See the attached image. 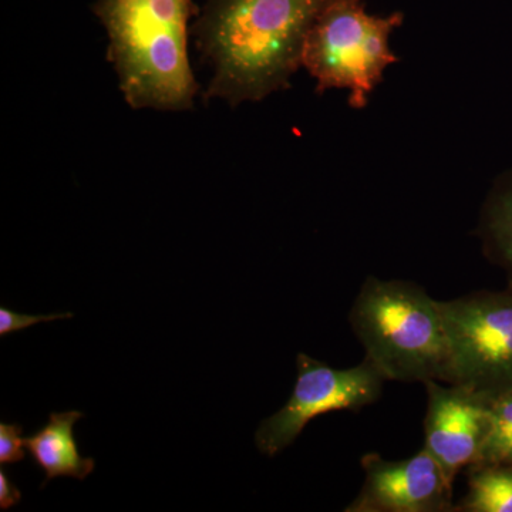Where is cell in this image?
Segmentation results:
<instances>
[{"mask_svg":"<svg viewBox=\"0 0 512 512\" xmlns=\"http://www.w3.org/2000/svg\"><path fill=\"white\" fill-rule=\"evenodd\" d=\"M403 19L400 12L389 18L369 15L363 0H328L303 45L302 67L318 82L316 94L348 89L350 107H366L384 70L399 60L389 37Z\"/></svg>","mask_w":512,"mask_h":512,"instance_id":"cell-4","label":"cell"},{"mask_svg":"<svg viewBox=\"0 0 512 512\" xmlns=\"http://www.w3.org/2000/svg\"><path fill=\"white\" fill-rule=\"evenodd\" d=\"M82 417L83 413L76 410L52 413L46 426L23 439L33 463L46 473L43 487L56 477H73L83 481L94 470L93 458L80 456L74 439V424Z\"/></svg>","mask_w":512,"mask_h":512,"instance_id":"cell-9","label":"cell"},{"mask_svg":"<svg viewBox=\"0 0 512 512\" xmlns=\"http://www.w3.org/2000/svg\"><path fill=\"white\" fill-rule=\"evenodd\" d=\"M295 387L279 412L262 420L255 444L262 454L274 457L301 436L309 421L330 412H359L382 397L384 379L369 359L348 369H336L306 353L296 357Z\"/></svg>","mask_w":512,"mask_h":512,"instance_id":"cell-6","label":"cell"},{"mask_svg":"<svg viewBox=\"0 0 512 512\" xmlns=\"http://www.w3.org/2000/svg\"><path fill=\"white\" fill-rule=\"evenodd\" d=\"M476 464H512V390L490 399L487 436Z\"/></svg>","mask_w":512,"mask_h":512,"instance_id":"cell-12","label":"cell"},{"mask_svg":"<svg viewBox=\"0 0 512 512\" xmlns=\"http://www.w3.org/2000/svg\"><path fill=\"white\" fill-rule=\"evenodd\" d=\"M349 323L365 357L387 382H446L450 343L440 301L410 281L369 276Z\"/></svg>","mask_w":512,"mask_h":512,"instance_id":"cell-3","label":"cell"},{"mask_svg":"<svg viewBox=\"0 0 512 512\" xmlns=\"http://www.w3.org/2000/svg\"><path fill=\"white\" fill-rule=\"evenodd\" d=\"M328 0H210L194 25L214 74L205 100L237 107L291 87L306 35Z\"/></svg>","mask_w":512,"mask_h":512,"instance_id":"cell-1","label":"cell"},{"mask_svg":"<svg viewBox=\"0 0 512 512\" xmlns=\"http://www.w3.org/2000/svg\"><path fill=\"white\" fill-rule=\"evenodd\" d=\"M478 235L485 256L503 269L512 289V181L497 185L485 201Z\"/></svg>","mask_w":512,"mask_h":512,"instance_id":"cell-10","label":"cell"},{"mask_svg":"<svg viewBox=\"0 0 512 512\" xmlns=\"http://www.w3.org/2000/svg\"><path fill=\"white\" fill-rule=\"evenodd\" d=\"M450 343L446 383L487 397L512 390V289L440 301Z\"/></svg>","mask_w":512,"mask_h":512,"instance_id":"cell-5","label":"cell"},{"mask_svg":"<svg viewBox=\"0 0 512 512\" xmlns=\"http://www.w3.org/2000/svg\"><path fill=\"white\" fill-rule=\"evenodd\" d=\"M466 473L456 512H512V464H473Z\"/></svg>","mask_w":512,"mask_h":512,"instance_id":"cell-11","label":"cell"},{"mask_svg":"<svg viewBox=\"0 0 512 512\" xmlns=\"http://www.w3.org/2000/svg\"><path fill=\"white\" fill-rule=\"evenodd\" d=\"M23 429L20 424L0 423V466L20 463L25 460Z\"/></svg>","mask_w":512,"mask_h":512,"instance_id":"cell-13","label":"cell"},{"mask_svg":"<svg viewBox=\"0 0 512 512\" xmlns=\"http://www.w3.org/2000/svg\"><path fill=\"white\" fill-rule=\"evenodd\" d=\"M20 498H22V493L2 468L0 470V508L2 511L9 510L13 505L19 503Z\"/></svg>","mask_w":512,"mask_h":512,"instance_id":"cell-15","label":"cell"},{"mask_svg":"<svg viewBox=\"0 0 512 512\" xmlns=\"http://www.w3.org/2000/svg\"><path fill=\"white\" fill-rule=\"evenodd\" d=\"M114 66L131 109L185 111L200 92L188 56L194 0H96Z\"/></svg>","mask_w":512,"mask_h":512,"instance_id":"cell-2","label":"cell"},{"mask_svg":"<svg viewBox=\"0 0 512 512\" xmlns=\"http://www.w3.org/2000/svg\"><path fill=\"white\" fill-rule=\"evenodd\" d=\"M73 318V313H57V315H25L10 311L8 308H0V336L9 335V333L19 332L39 322H52L56 319Z\"/></svg>","mask_w":512,"mask_h":512,"instance_id":"cell-14","label":"cell"},{"mask_svg":"<svg viewBox=\"0 0 512 512\" xmlns=\"http://www.w3.org/2000/svg\"><path fill=\"white\" fill-rule=\"evenodd\" d=\"M360 466L365 480L346 512H456L454 483L424 448L403 460L367 453Z\"/></svg>","mask_w":512,"mask_h":512,"instance_id":"cell-7","label":"cell"},{"mask_svg":"<svg viewBox=\"0 0 512 512\" xmlns=\"http://www.w3.org/2000/svg\"><path fill=\"white\" fill-rule=\"evenodd\" d=\"M424 387L427 410L423 448L454 483L458 474L480 457L488 431L490 397L440 380H429Z\"/></svg>","mask_w":512,"mask_h":512,"instance_id":"cell-8","label":"cell"}]
</instances>
